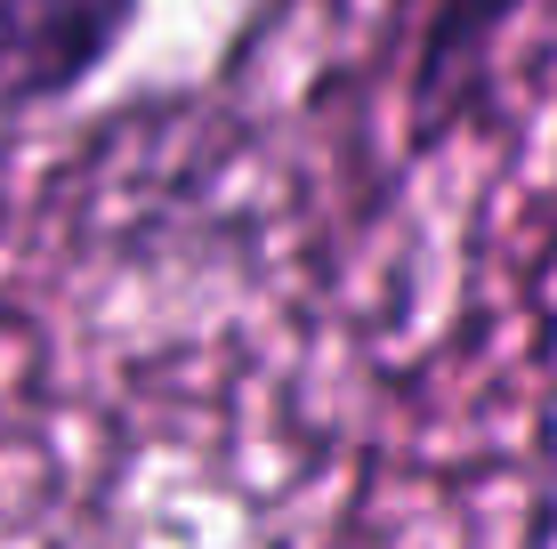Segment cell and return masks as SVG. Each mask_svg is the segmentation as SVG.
Returning a JSON list of instances; mask_svg holds the SVG:
<instances>
[{"instance_id":"obj_1","label":"cell","mask_w":557,"mask_h":549,"mask_svg":"<svg viewBox=\"0 0 557 549\" xmlns=\"http://www.w3.org/2000/svg\"><path fill=\"white\" fill-rule=\"evenodd\" d=\"M146 0H0V113L57 105L106 73Z\"/></svg>"},{"instance_id":"obj_2","label":"cell","mask_w":557,"mask_h":549,"mask_svg":"<svg viewBox=\"0 0 557 549\" xmlns=\"http://www.w3.org/2000/svg\"><path fill=\"white\" fill-rule=\"evenodd\" d=\"M517 16V0H445L429 16V41H420V73H412V138L436 146L453 113L476 105L493 65V33Z\"/></svg>"}]
</instances>
